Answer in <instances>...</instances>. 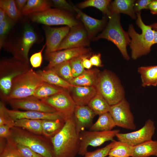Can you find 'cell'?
<instances>
[{"mask_svg":"<svg viewBox=\"0 0 157 157\" xmlns=\"http://www.w3.org/2000/svg\"><path fill=\"white\" fill-rule=\"evenodd\" d=\"M79 134L76 131L73 117L66 119L62 129L50 139L54 157H75L80 148Z\"/></svg>","mask_w":157,"mask_h":157,"instance_id":"1","label":"cell"},{"mask_svg":"<svg viewBox=\"0 0 157 157\" xmlns=\"http://www.w3.org/2000/svg\"><path fill=\"white\" fill-rule=\"evenodd\" d=\"M136 23L141 30L142 33H138L131 24H129L127 32L131 38L129 45L131 49V57L134 60L149 53L154 44V30L149 25L143 22L140 12L136 13Z\"/></svg>","mask_w":157,"mask_h":157,"instance_id":"2","label":"cell"},{"mask_svg":"<svg viewBox=\"0 0 157 157\" xmlns=\"http://www.w3.org/2000/svg\"><path fill=\"white\" fill-rule=\"evenodd\" d=\"M14 143L27 147L44 157H54L50 139L31 133L23 129L13 127L7 138Z\"/></svg>","mask_w":157,"mask_h":157,"instance_id":"3","label":"cell"},{"mask_svg":"<svg viewBox=\"0 0 157 157\" xmlns=\"http://www.w3.org/2000/svg\"><path fill=\"white\" fill-rule=\"evenodd\" d=\"M97 92L111 106L125 99L124 89L118 78L111 72H100L95 86Z\"/></svg>","mask_w":157,"mask_h":157,"instance_id":"4","label":"cell"},{"mask_svg":"<svg viewBox=\"0 0 157 157\" xmlns=\"http://www.w3.org/2000/svg\"><path fill=\"white\" fill-rule=\"evenodd\" d=\"M108 17V22L104 30L93 39H104L111 42L118 48L124 58L129 60L130 57L126 47L129 45L131 39L128 32L125 31L121 26L120 15L113 13Z\"/></svg>","mask_w":157,"mask_h":157,"instance_id":"5","label":"cell"},{"mask_svg":"<svg viewBox=\"0 0 157 157\" xmlns=\"http://www.w3.org/2000/svg\"><path fill=\"white\" fill-rule=\"evenodd\" d=\"M43 81L36 72L29 69L14 78L9 94L3 97L6 101L33 96L38 87Z\"/></svg>","mask_w":157,"mask_h":157,"instance_id":"6","label":"cell"},{"mask_svg":"<svg viewBox=\"0 0 157 157\" xmlns=\"http://www.w3.org/2000/svg\"><path fill=\"white\" fill-rule=\"evenodd\" d=\"M33 22L48 26L65 25L71 28L79 25L78 22L67 11L57 8H49L44 11L28 15Z\"/></svg>","mask_w":157,"mask_h":157,"instance_id":"7","label":"cell"},{"mask_svg":"<svg viewBox=\"0 0 157 157\" xmlns=\"http://www.w3.org/2000/svg\"><path fill=\"white\" fill-rule=\"evenodd\" d=\"M119 130L107 131H83L79 134L80 146L78 154L84 156L89 146H99L105 142L113 141L114 137L119 133Z\"/></svg>","mask_w":157,"mask_h":157,"instance_id":"8","label":"cell"},{"mask_svg":"<svg viewBox=\"0 0 157 157\" xmlns=\"http://www.w3.org/2000/svg\"><path fill=\"white\" fill-rule=\"evenodd\" d=\"M41 100L63 115L66 120L73 117L76 105L67 90Z\"/></svg>","mask_w":157,"mask_h":157,"instance_id":"9","label":"cell"},{"mask_svg":"<svg viewBox=\"0 0 157 157\" xmlns=\"http://www.w3.org/2000/svg\"><path fill=\"white\" fill-rule=\"evenodd\" d=\"M109 112L116 126L129 129H135L136 126L130 104L125 99L110 106Z\"/></svg>","mask_w":157,"mask_h":157,"instance_id":"10","label":"cell"},{"mask_svg":"<svg viewBox=\"0 0 157 157\" xmlns=\"http://www.w3.org/2000/svg\"><path fill=\"white\" fill-rule=\"evenodd\" d=\"M155 129L154 122L149 119L146 121L144 125L140 129L128 133L119 132L116 136L118 141L134 146L152 140Z\"/></svg>","mask_w":157,"mask_h":157,"instance_id":"11","label":"cell"},{"mask_svg":"<svg viewBox=\"0 0 157 157\" xmlns=\"http://www.w3.org/2000/svg\"><path fill=\"white\" fill-rule=\"evenodd\" d=\"M90 40L85 28L79 24L70 28L57 51L69 49L85 47L89 46Z\"/></svg>","mask_w":157,"mask_h":157,"instance_id":"12","label":"cell"},{"mask_svg":"<svg viewBox=\"0 0 157 157\" xmlns=\"http://www.w3.org/2000/svg\"><path fill=\"white\" fill-rule=\"evenodd\" d=\"M38 36L31 26L27 23L25 24L22 36L18 44L15 48V52H17L15 58L21 61L28 63V56L29 50L38 40Z\"/></svg>","mask_w":157,"mask_h":157,"instance_id":"13","label":"cell"},{"mask_svg":"<svg viewBox=\"0 0 157 157\" xmlns=\"http://www.w3.org/2000/svg\"><path fill=\"white\" fill-rule=\"evenodd\" d=\"M90 49L85 47L69 49L45 54L49 61L47 69H49L61 63L88 54Z\"/></svg>","mask_w":157,"mask_h":157,"instance_id":"14","label":"cell"},{"mask_svg":"<svg viewBox=\"0 0 157 157\" xmlns=\"http://www.w3.org/2000/svg\"><path fill=\"white\" fill-rule=\"evenodd\" d=\"M7 102L15 110L19 109L47 113L57 112L53 108L33 96L22 99L10 100Z\"/></svg>","mask_w":157,"mask_h":157,"instance_id":"15","label":"cell"},{"mask_svg":"<svg viewBox=\"0 0 157 157\" xmlns=\"http://www.w3.org/2000/svg\"><path fill=\"white\" fill-rule=\"evenodd\" d=\"M4 108L8 116L13 121L22 119L66 120L64 116L58 112L47 113L35 111H22L15 109L10 110L7 108L5 105Z\"/></svg>","mask_w":157,"mask_h":157,"instance_id":"16","label":"cell"},{"mask_svg":"<svg viewBox=\"0 0 157 157\" xmlns=\"http://www.w3.org/2000/svg\"><path fill=\"white\" fill-rule=\"evenodd\" d=\"M70 28L67 26L59 27L47 26L44 27L46 37L45 54L57 51L60 45L69 32Z\"/></svg>","mask_w":157,"mask_h":157,"instance_id":"17","label":"cell"},{"mask_svg":"<svg viewBox=\"0 0 157 157\" xmlns=\"http://www.w3.org/2000/svg\"><path fill=\"white\" fill-rule=\"evenodd\" d=\"M75 11L83 22L90 39H92L101 30L106 24L107 17L98 19L91 17L82 11L79 8L74 6Z\"/></svg>","mask_w":157,"mask_h":157,"instance_id":"18","label":"cell"},{"mask_svg":"<svg viewBox=\"0 0 157 157\" xmlns=\"http://www.w3.org/2000/svg\"><path fill=\"white\" fill-rule=\"evenodd\" d=\"M96 115L87 105L76 106L73 117L77 132L80 134L85 128L91 126Z\"/></svg>","mask_w":157,"mask_h":157,"instance_id":"19","label":"cell"},{"mask_svg":"<svg viewBox=\"0 0 157 157\" xmlns=\"http://www.w3.org/2000/svg\"><path fill=\"white\" fill-rule=\"evenodd\" d=\"M70 95L76 106L87 105L97 94L94 86H82L73 85L68 90Z\"/></svg>","mask_w":157,"mask_h":157,"instance_id":"20","label":"cell"},{"mask_svg":"<svg viewBox=\"0 0 157 157\" xmlns=\"http://www.w3.org/2000/svg\"><path fill=\"white\" fill-rule=\"evenodd\" d=\"M100 72L97 68L85 70L79 76L74 78L69 83L76 86L95 87Z\"/></svg>","mask_w":157,"mask_h":157,"instance_id":"21","label":"cell"},{"mask_svg":"<svg viewBox=\"0 0 157 157\" xmlns=\"http://www.w3.org/2000/svg\"><path fill=\"white\" fill-rule=\"evenodd\" d=\"M135 1L134 0H115L111 2L108 9L111 13H124L135 19L136 15L134 9Z\"/></svg>","mask_w":157,"mask_h":157,"instance_id":"22","label":"cell"},{"mask_svg":"<svg viewBox=\"0 0 157 157\" xmlns=\"http://www.w3.org/2000/svg\"><path fill=\"white\" fill-rule=\"evenodd\" d=\"M36 72L43 82L67 90L74 85L62 78L51 69L40 70Z\"/></svg>","mask_w":157,"mask_h":157,"instance_id":"23","label":"cell"},{"mask_svg":"<svg viewBox=\"0 0 157 157\" xmlns=\"http://www.w3.org/2000/svg\"><path fill=\"white\" fill-rule=\"evenodd\" d=\"M157 156V140H152L133 146L131 157Z\"/></svg>","mask_w":157,"mask_h":157,"instance_id":"24","label":"cell"},{"mask_svg":"<svg viewBox=\"0 0 157 157\" xmlns=\"http://www.w3.org/2000/svg\"><path fill=\"white\" fill-rule=\"evenodd\" d=\"M138 71L140 75L142 87L157 85V65L141 66L138 68Z\"/></svg>","mask_w":157,"mask_h":157,"instance_id":"25","label":"cell"},{"mask_svg":"<svg viewBox=\"0 0 157 157\" xmlns=\"http://www.w3.org/2000/svg\"><path fill=\"white\" fill-rule=\"evenodd\" d=\"M27 67V64L25 63L14 72H10L1 78L0 88L4 95L3 97L7 96L9 94L13 79L29 69H28Z\"/></svg>","mask_w":157,"mask_h":157,"instance_id":"26","label":"cell"},{"mask_svg":"<svg viewBox=\"0 0 157 157\" xmlns=\"http://www.w3.org/2000/svg\"><path fill=\"white\" fill-rule=\"evenodd\" d=\"M66 120H42V135L50 139L57 133L63 127Z\"/></svg>","mask_w":157,"mask_h":157,"instance_id":"27","label":"cell"},{"mask_svg":"<svg viewBox=\"0 0 157 157\" xmlns=\"http://www.w3.org/2000/svg\"><path fill=\"white\" fill-rule=\"evenodd\" d=\"M52 5L51 1L49 0H28L21 12L24 15H29L46 10L50 8Z\"/></svg>","mask_w":157,"mask_h":157,"instance_id":"28","label":"cell"},{"mask_svg":"<svg viewBox=\"0 0 157 157\" xmlns=\"http://www.w3.org/2000/svg\"><path fill=\"white\" fill-rule=\"evenodd\" d=\"M14 121V126L23 129L35 134L42 135V120L22 119Z\"/></svg>","mask_w":157,"mask_h":157,"instance_id":"29","label":"cell"},{"mask_svg":"<svg viewBox=\"0 0 157 157\" xmlns=\"http://www.w3.org/2000/svg\"><path fill=\"white\" fill-rule=\"evenodd\" d=\"M115 122L109 112L99 115L97 121L90 127V130L107 131L112 130L116 126Z\"/></svg>","mask_w":157,"mask_h":157,"instance_id":"30","label":"cell"},{"mask_svg":"<svg viewBox=\"0 0 157 157\" xmlns=\"http://www.w3.org/2000/svg\"><path fill=\"white\" fill-rule=\"evenodd\" d=\"M65 89L43 82L36 89L33 96L42 100L61 92Z\"/></svg>","mask_w":157,"mask_h":157,"instance_id":"31","label":"cell"},{"mask_svg":"<svg viewBox=\"0 0 157 157\" xmlns=\"http://www.w3.org/2000/svg\"><path fill=\"white\" fill-rule=\"evenodd\" d=\"M133 147L124 142L114 140L108 156L115 157H131Z\"/></svg>","mask_w":157,"mask_h":157,"instance_id":"32","label":"cell"},{"mask_svg":"<svg viewBox=\"0 0 157 157\" xmlns=\"http://www.w3.org/2000/svg\"><path fill=\"white\" fill-rule=\"evenodd\" d=\"M87 106L96 115H99L109 112L110 106L97 92L90 101Z\"/></svg>","mask_w":157,"mask_h":157,"instance_id":"33","label":"cell"},{"mask_svg":"<svg viewBox=\"0 0 157 157\" xmlns=\"http://www.w3.org/2000/svg\"><path fill=\"white\" fill-rule=\"evenodd\" d=\"M111 2L110 0H87L78 3V6L80 9L89 7H94L108 17L111 14L108 9Z\"/></svg>","mask_w":157,"mask_h":157,"instance_id":"34","label":"cell"},{"mask_svg":"<svg viewBox=\"0 0 157 157\" xmlns=\"http://www.w3.org/2000/svg\"><path fill=\"white\" fill-rule=\"evenodd\" d=\"M0 8L4 10L9 18L15 22L19 19L22 14L17 8L15 0H0Z\"/></svg>","mask_w":157,"mask_h":157,"instance_id":"35","label":"cell"},{"mask_svg":"<svg viewBox=\"0 0 157 157\" xmlns=\"http://www.w3.org/2000/svg\"><path fill=\"white\" fill-rule=\"evenodd\" d=\"M49 69L52 70L62 78L69 83L74 78L69 60L57 65Z\"/></svg>","mask_w":157,"mask_h":157,"instance_id":"36","label":"cell"},{"mask_svg":"<svg viewBox=\"0 0 157 157\" xmlns=\"http://www.w3.org/2000/svg\"><path fill=\"white\" fill-rule=\"evenodd\" d=\"M15 21L8 16L0 22V49L3 46L4 41L8 32L13 26Z\"/></svg>","mask_w":157,"mask_h":157,"instance_id":"37","label":"cell"},{"mask_svg":"<svg viewBox=\"0 0 157 157\" xmlns=\"http://www.w3.org/2000/svg\"><path fill=\"white\" fill-rule=\"evenodd\" d=\"M0 157H24L19 152L14 144L6 139V145L2 151L0 153Z\"/></svg>","mask_w":157,"mask_h":157,"instance_id":"38","label":"cell"},{"mask_svg":"<svg viewBox=\"0 0 157 157\" xmlns=\"http://www.w3.org/2000/svg\"><path fill=\"white\" fill-rule=\"evenodd\" d=\"M82 56L73 58L69 60L74 78L79 76L85 70L82 64Z\"/></svg>","mask_w":157,"mask_h":157,"instance_id":"39","label":"cell"},{"mask_svg":"<svg viewBox=\"0 0 157 157\" xmlns=\"http://www.w3.org/2000/svg\"><path fill=\"white\" fill-rule=\"evenodd\" d=\"M113 144V141L104 147L93 151H87L84 157H106L108 156Z\"/></svg>","mask_w":157,"mask_h":157,"instance_id":"40","label":"cell"},{"mask_svg":"<svg viewBox=\"0 0 157 157\" xmlns=\"http://www.w3.org/2000/svg\"><path fill=\"white\" fill-rule=\"evenodd\" d=\"M13 142L19 152L24 157H44L27 147Z\"/></svg>","mask_w":157,"mask_h":157,"instance_id":"41","label":"cell"},{"mask_svg":"<svg viewBox=\"0 0 157 157\" xmlns=\"http://www.w3.org/2000/svg\"><path fill=\"white\" fill-rule=\"evenodd\" d=\"M3 103H0V126L7 125L13 127H14V121L8 116L4 108Z\"/></svg>","mask_w":157,"mask_h":157,"instance_id":"42","label":"cell"},{"mask_svg":"<svg viewBox=\"0 0 157 157\" xmlns=\"http://www.w3.org/2000/svg\"><path fill=\"white\" fill-rule=\"evenodd\" d=\"M45 47V44L39 51L33 54L31 56L30 62L33 67L36 68L40 67L42 60V52Z\"/></svg>","mask_w":157,"mask_h":157,"instance_id":"43","label":"cell"},{"mask_svg":"<svg viewBox=\"0 0 157 157\" xmlns=\"http://www.w3.org/2000/svg\"><path fill=\"white\" fill-rule=\"evenodd\" d=\"M52 5L56 7L66 11H75L74 6H72L65 0H52Z\"/></svg>","mask_w":157,"mask_h":157,"instance_id":"44","label":"cell"},{"mask_svg":"<svg viewBox=\"0 0 157 157\" xmlns=\"http://www.w3.org/2000/svg\"><path fill=\"white\" fill-rule=\"evenodd\" d=\"M152 0H138L135 1L134 9L135 13L140 12L143 9H148L149 6Z\"/></svg>","mask_w":157,"mask_h":157,"instance_id":"45","label":"cell"},{"mask_svg":"<svg viewBox=\"0 0 157 157\" xmlns=\"http://www.w3.org/2000/svg\"><path fill=\"white\" fill-rule=\"evenodd\" d=\"M12 128L7 125L0 126V138L7 139L10 136Z\"/></svg>","mask_w":157,"mask_h":157,"instance_id":"46","label":"cell"},{"mask_svg":"<svg viewBox=\"0 0 157 157\" xmlns=\"http://www.w3.org/2000/svg\"><path fill=\"white\" fill-rule=\"evenodd\" d=\"M89 59L92 65L97 67L103 66L101 59V54L100 53L93 55Z\"/></svg>","mask_w":157,"mask_h":157,"instance_id":"47","label":"cell"},{"mask_svg":"<svg viewBox=\"0 0 157 157\" xmlns=\"http://www.w3.org/2000/svg\"><path fill=\"white\" fill-rule=\"evenodd\" d=\"M88 54L82 56V65L85 69H90L92 66L90 59L88 58Z\"/></svg>","mask_w":157,"mask_h":157,"instance_id":"48","label":"cell"},{"mask_svg":"<svg viewBox=\"0 0 157 157\" xmlns=\"http://www.w3.org/2000/svg\"><path fill=\"white\" fill-rule=\"evenodd\" d=\"M148 9L153 15L157 14V0H152L149 4Z\"/></svg>","mask_w":157,"mask_h":157,"instance_id":"49","label":"cell"},{"mask_svg":"<svg viewBox=\"0 0 157 157\" xmlns=\"http://www.w3.org/2000/svg\"><path fill=\"white\" fill-rule=\"evenodd\" d=\"M27 1V0H15L17 8L20 12H21L22 10L26 4Z\"/></svg>","mask_w":157,"mask_h":157,"instance_id":"50","label":"cell"},{"mask_svg":"<svg viewBox=\"0 0 157 157\" xmlns=\"http://www.w3.org/2000/svg\"><path fill=\"white\" fill-rule=\"evenodd\" d=\"M7 16L4 10L0 8V22L4 20Z\"/></svg>","mask_w":157,"mask_h":157,"instance_id":"51","label":"cell"},{"mask_svg":"<svg viewBox=\"0 0 157 157\" xmlns=\"http://www.w3.org/2000/svg\"><path fill=\"white\" fill-rule=\"evenodd\" d=\"M149 25L153 30L157 32V22L154 23Z\"/></svg>","mask_w":157,"mask_h":157,"instance_id":"52","label":"cell"},{"mask_svg":"<svg viewBox=\"0 0 157 157\" xmlns=\"http://www.w3.org/2000/svg\"><path fill=\"white\" fill-rule=\"evenodd\" d=\"M154 44H157V32H156V31L154 30Z\"/></svg>","mask_w":157,"mask_h":157,"instance_id":"53","label":"cell"},{"mask_svg":"<svg viewBox=\"0 0 157 157\" xmlns=\"http://www.w3.org/2000/svg\"><path fill=\"white\" fill-rule=\"evenodd\" d=\"M115 157L113 156H107V157Z\"/></svg>","mask_w":157,"mask_h":157,"instance_id":"54","label":"cell"}]
</instances>
